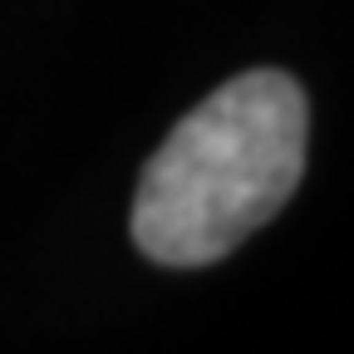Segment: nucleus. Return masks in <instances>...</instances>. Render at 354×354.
Instances as JSON below:
<instances>
[{
    "mask_svg": "<svg viewBox=\"0 0 354 354\" xmlns=\"http://www.w3.org/2000/svg\"><path fill=\"white\" fill-rule=\"evenodd\" d=\"M310 104L286 69H246L177 123L143 162L128 232L158 266H212L300 187Z\"/></svg>",
    "mask_w": 354,
    "mask_h": 354,
    "instance_id": "obj_1",
    "label": "nucleus"
}]
</instances>
